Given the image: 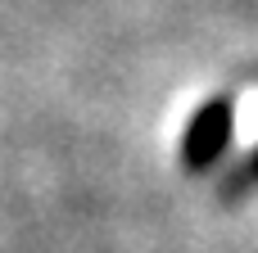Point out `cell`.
Listing matches in <instances>:
<instances>
[{
  "label": "cell",
  "mask_w": 258,
  "mask_h": 253,
  "mask_svg": "<svg viewBox=\"0 0 258 253\" xmlns=\"http://www.w3.org/2000/svg\"><path fill=\"white\" fill-rule=\"evenodd\" d=\"M227 131H231V109H227V104H209V109L195 118L190 136H186V158H190L195 167H200V163H209V158L222 149Z\"/></svg>",
  "instance_id": "obj_1"
},
{
  "label": "cell",
  "mask_w": 258,
  "mask_h": 253,
  "mask_svg": "<svg viewBox=\"0 0 258 253\" xmlns=\"http://www.w3.org/2000/svg\"><path fill=\"white\" fill-rule=\"evenodd\" d=\"M236 122H240V136H245V140H258V91H254V95H245Z\"/></svg>",
  "instance_id": "obj_2"
},
{
  "label": "cell",
  "mask_w": 258,
  "mask_h": 253,
  "mask_svg": "<svg viewBox=\"0 0 258 253\" xmlns=\"http://www.w3.org/2000/svg\"><path fill=\"white\" fill-rule=\"evenodd\" d=\"M254 177H258V158H254Z\"/></svg>",
  "instance_id": "obj_3"
}]
</instances>
